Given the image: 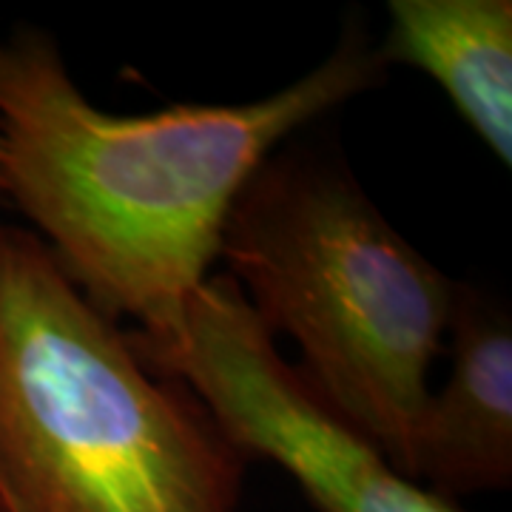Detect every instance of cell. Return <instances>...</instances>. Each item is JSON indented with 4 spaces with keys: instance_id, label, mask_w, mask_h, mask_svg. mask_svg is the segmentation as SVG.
Listing matches in <instances>:
<instances>
[{
    "instance_id": "4",
    "label": "cell",
    "mask_w": 512,
    "mask_h": 512,
    "mask_svg": "<svg viewBox=\"0 0 512 512\" xmlns=\"http://www.w3.org/2000/svg\"><path fill=\"white\" fill-rule=\"evenodd\" d=\"M128 339L148 367L205 404L248 461L282 467L316 512H464L399 473L376 441L313 393L231 276H208L174 336Z\"/></svg>"
},
{
    "instance_id": "1",
    "label": "cell",
    "mask_w": 512,
    "mask_h": 512,
    "mask_svg": "<svg viewBox=\"0 0 512 512\" xmlns=\"http://www.w3.org/2000/svg\"><path fill=\"white\" fill-rule=\"evenodd\" d=\"M384 69L379 46L348 26L319 66L268 97L123 117L80 92L55 37L18 26L0 37V194L97 311L163 342L208 282L259 165Z\"/></svg>"
},
{
    "instance_id": "2",
    "label": "cell",
    "mask_w": 512,
    "mask_h": 512,
    "mask_svg": "<svg viewBox=\"0 0 512 512\" xmlns=\"http://www.w3.org/2000/svg\"><path fill=\"white\" fill-rule=\"evenodd\" d=\"M251 461L0 222V512H237Z\"/></svg>"
},
{
    "instance_id": "6",
    "label": "cell",
    "mask_w": 512,
    "mask_h": 512,
    "mask_svg": "<svg viewBox=\"0 0 512 512\" xmlns=\"http://www.w3.org/2000/svg\"><path fill=\"white\" fill-rule=\"evenodd\" d=\"M379 43L384 66H410L439 83L461 120L512 165L510 0H390Z\"/></svg>"
},
{
    "instance_id": "3",
    "label": "cell",
    "mask_w": 512,
    "mask_h": 512,
    "mask_svg": "<svg viewBox=\"0 0 512 512\" xmlns=\"http://www.w3.org/2000/svg\"><path fill=\"white\" fill-rule=\"evenodd\" d=\"M220 256L259 325L299 345L313 393L407 476L456 282L399 234L339 154L293 143L239 191Z\"/></svg>"
},
{
    "instance_id": "5",
    "label": "cell",
    "mask_w": 512,
    "mask_h": 512,
    "mask_svg": "<svg viewBox=\"0 0 512 512\" xmlns=\"http://www.w3.org/2000/svg\"><path fill=\"white\" fill-rule=\"evenodd\" d=\"M450 376L430 393L410 450L413 481L444 498L512 487V322L490 296L456 285Z\"/></svg>"
}]
</instances>
